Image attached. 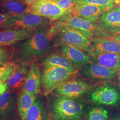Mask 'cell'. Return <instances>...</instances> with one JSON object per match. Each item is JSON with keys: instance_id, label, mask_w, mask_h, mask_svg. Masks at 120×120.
<instances>
[{"instance_id": "cell-1", "label": "cell", "mask_w": 120, "mask_h": 120, "mask_svg": "<svg viewBox=\"0 0 120 120\" xmlns=\"http://www.w3.org/2000/svg\"><path fill=\"white\" fill-rule=\"evenodd\" d=\"M46 26L37 29L30 38L15 44V47L20 59L27 61L46 54L51 44L47 35Z\"/></svg>"}, {"instance_id": "cell-2", "label": "cell", "mask_w": 120, "mask_h": 120, "mask_svg": "<svg viewBox=\"0 0 120 120\" xmlns=\"http://www.w3.org/2000/svg\"><path fill=\"white\" fill-rule=\"evenodd\" d=\"M85 105L77 98L57 96L52 101L49 110L55 120L80 119L85 112Z\"/></svg>"}, {"instance_id": "cell-3", "label": "cell", "mask_w": 120, "mask_h": 120, "mask_svg": "<svg viewBox=\"0 0 120 120\" xmlns=\"http://www.w3.org/2000/svg\"><path fill=\"white\" fill-rule=\"evenodd\" d=\"M47 35L50 40L57 36L58 42L64 45L72 46L87 52L93 48L90 38L72 28L52 26L48 30Z\"/></svg>"}, {"instance_id": "cell-4", "label": "cell", "mask_w": 120, "mask_h": 120, "mask_svg": "<svg viewBox=\"0 0 120 120\" xmlns=\"http://www.w3.org/2000/svg\"><path fill=\"white\" fill-rule=\"evenodd\" d=\"M53 26L68 27L79 31L90 39L109 37L107 33L98 24L92 23L69 13L60 17Z\"/></svg>"}, {"instance_id": "cell-5", "label": "cell", "mask_w": 120, "mask_h": 120, "mask_svg": "<svg viewBox=\"0 0 120 120\" xmlns=\"http://www.w3.org/2000/svg\"><path fill=\"white\" fill-rule=\"evenodd\" d=\"M73 74L74 73L63 68L45 67L41 77L44 95L47 96L53 92L64 82L69 80Z\"/></svg>"}, {"instance_id": "cell-6", "label": "cell", "mask_w": 120, "mask_h": 120, "mask_svg": "<svg viewBox=\"0 0 120 120\" xmlns=\"http://www.w3.org/2000/svg\"><path fill=\"white\" fill-rule=\"evenodd\" d=\"M49 20L29 13L17 15L10 19L0 28L3 30L27 29L37 30L46 26Z\"/></svg>"}, {"instance_id": "cell-7", "label": "cell", "mask_w": 120, "mask_h": 120, "mask_svg": "<svg viewBox=\"0 0 120 120\" xmlns=\"http://www.w3.org/2000/svg\"><path fill=\"white\" fill-rule=\"evenodd\" d=\"M26 13L46 17L51 21L57 20L69 13L60 9L51 0H39L27 5Z\"/></svg>"}, {"instance_id": "cell-8", "label": "cell", "mask_w": 120, "mask_h": 120, "mask_svg": "<svg viewBox=\"0 0 120 120\" xmlns=\"http://www.w3.org/2000/svg\"><path fill=\"white\" fill-rule=\"evenodd\" d=\"M97 22L109 37L120 34V6H115L104 12Z\"/></svg>"}, {"instance_id": "cell-9", "label": "cell", "mask_w": 120, "mask_h": 120, "mask_svg": "<svg viewBox=\"0 0 120 120\" xmlns=\"http://www.w3.org/2000/svg\"><path fill=\"white\" fill-rule=\"evenodd\" d=\"M92 88L90 83L81 80H68L53 92L56 96L78 98L89 92Z\"/></svg>"}, {"instance_id": "cell-10", "label": "cell", "mask_w": 120, "mask_h": 120, "mask_svg": "<svg viewBox=\"0 0 120 120\" xmlns=\"http://www.w3.org/2000/svg\"><path fill=\"white\" fill-rule=\"evenodd\" d=\"M81 73L87 78L100 82H105L111 80L115 77L117 72L98 63L90 62L82 67Z\"/></svg>"}, {"instance_id": "cell-11", "label": "cell", "mask_w": 120, "mask_h": 120, "mask_svg": "<svg viewBox=\"0 0 120 120\" xmlns=\"http://www.w3.org/2000/svg\"><path fill=\"white\" fill-rule=\"evenodd\" d=\"M90 98L97 104L115 105L120 101V94L112 86H103L91 92Z\"/></svg>"}, {"instance_id": "cell-12", "label": "cell", "mask_w": 120, "mask_h": 120, "mask_svg": "<svg viewBox=\"0 0 120 120\" xmlns=\"http://www.w3.org/2000/svg\"><path fill=\"white\" fill-rule=\"evenodd\" d=\"M37 30L15 29L0 31V46L11 45L29 38Z\"/></svg>"}, {"instance_id": "cell-13", "label": "cell", "mask_w": 120, "mask_h": 120, "mask_svg": "<svg viewBox=\"0 0 120 120\" xmlns=\"http://www.w3.org/2000/svg\"><path fill=\"white\" fill-rule=\"evenodd\" d=\"M109 10L103 6L90 4H78L76 3L71 13L73 15L87 21L95 23L100 16Z\"/></svg>"}, {"instance_id": "cell-14", "label": "cell", "mask_w": 120, "mask_h": 120, "mask_svg": "<svg viewBox=\"0 0 120 120\" xmlns=\"http://www.w3.org/2000/svg\"><path fill=\"white\" fill-rule=\"evenodd\" d=\"M88 52L94 62L115 70L120 68V53L99 52L93 48Z\"/></svg>"}, {"instance_id": "cell-15", "label": "cell", "mask_w": 120, "mask_h": 120, "mask_svg": "<svg viewBox=\"0 0 120 120\" xmlns=\"http://www.w3.org/2000/svg\"><path fill=\"white\" fill-rule=\"evenodd\" d=\"M61 52L62 55L77 68L83 67L91 62L90 56L82 50L72 46L63 45Z\"/></svg>"}, {"instance_id": "cell-16", "label": "cell", "mask_w": 120, "mask_h": 120, "mask_svg": "<svg viewBox=\"0 0 120 120\" xmlns=\"http://www.w3.org/2000/svg\"><path fill=\"white\" fill-rule=\"evenodd\" d=\"M41 77L38 66L33 64L25 79L23 90L35 96L38 94L41 84Z\"/></svg>"}, {"instance_id": "cell-17", "label": "cell", "mask_w": 120, "mask_h": 120, "mask_svg": "<svg viewBox=\"0 0 120 120\" xmlns=\"http://www.w3.org/2000/svg\"><path fill=\"white\" fill-rule=\"evenodd\" d=\"M93 49L99 52L120 54V44L106 38H94L91 39Z\"/></svg>"}, {"instance_id": "cell-18", "label": "cell", "mask_w": 120, "mask_h": 120, "mask_svg": "<svg viewBox=\"0 0 120 120\" xmlns=\"http://www.w3.org/2000/svg\"><path fill=\"white\" fill-rule=\"evenodd\" d=\"M44 67H57L66 69L69 72L75 74L77 68L64 56L59 54H53L45 58L43 61Z\"/></svg>"}, {"instance_id": "cell-19", "label": "cell", "mask_w": 120, "mask_h": 120, "mask_svg": "<svg viewBox=\"0 0 120 120\" xmlns=\"http://www.w3.org/2000/svg\"><path fill=\"white\" fill-rule=\"evenodd\" d=\"M27 4L20 0H0V11L16 15L26 13Z\"/></svg>"}, {"instance_id": "cell-20", "label": "cell", "mask_w": 120, "mask_h": 120, "mask_svg": "<svg viewBox=\"0 0 120 120\" xmlns=\"http://www.w3.org/2000/svg\"><path fill=\"white\" fill-rule=\"evenodd\" d=\"M36 99V96L22 90L18 99V109L21 120H26L28 110Z\"/></svg>"}, {"instance_id": "cell-21", "label": "cell", "mask_w": 120, "mask_h": 120, "mask_svg": "<svg viewBox=\"0 0 120 120\" xmlns=\"http://www.w3.org/2000/svg\"><path fill=\"white\" fill-rule=\"evenodd\" d=\"M28 69L25 65L15 64L13 75L6 82L9 87L13 89H18L22 86L26 77Z\"/></svg>"}, {"instance_id": "cell-22", "label": "cell", "mask_w": 120, "mask_h": 120, "mask_svg": "<svg viewBox=\"0 0 120 120\" xmlns=\"http://www.w3.org/2000/svg\"><path fill=\"white\" fill-rule=\"evenodd\" d=\"M26 120H48L47 110L41 100L36 99L28 110Z\"/></svg>"}, {"instance_id": "cell-23", "label": "cell", "mask_w": 120, "mask_h": 120, "mask_svg": "<svg viewBox=\"0 0 120 120\" xmlns=\"http://www.w3.org/2000/svg\"><path fill=\"white\" fill-rule=\"evenodd\" d=\"M88 120H108L109 112L102 107H94L91 109L88 113Z\"/></svg>"}, {"instance_id": "cell-24", "label": "cell", "mask_w": 120, "mask_h": 120, "mask_svg": "<svg viewBox=\"0 0 120 120\" xmlns=\"http://www.w3.org/2000/svg\"><path fill=\"white\" fill-rule=\"evenodd\" d=\"M76 3L96 5L106 7L108 9H112L116 5L115 0H79Z\"/></svg>"}, {"instance_id": "cell-25", "label": "cell", "mask_w": 120, "mask_h": 120, "mask_svg": "<svg viewBox=\"0 0 120 120\" xmlns=\"http://www.w3.org/2000/svg\"><path fill=\"white\" fill-rule=\"evenodd\" d=\"M15 64L13 63H7L0 67V80L6 82L13 75Z\"/></svg>"}, {"instance_id": "cell-26", "label": "cell", "mask_w": 120, "mask_h": 120, "mask_svg": "<svg viewBox=\"0 0 120 120\" xmlns=\"http://www.w3.org/2000/svg\"><path fill=\"white\" fill-rule=\"evenodd\" d=\"M12 94L10 91H6L0 96V113L6 111L12 100Z\"/></svg>"}, {"instance_id": "cell-27", "label": "cell", "mask_w": 120, "mask_h": 120, "mask_svg": "<svg viewBox=\"0 0 120 120\" xmlns=\"http://www.w3.org/2000/svg\"><path fill=\"white\" fill-rule=\"evenodd\" d=\"M60 9L71 13L76 3L71 0H51Z\"/></svg>"}, {"instance_id": "cell-28", "label": "cell", "mask_w": 120, "mask_h": 120, "mask_svg": "<svg viewBox=\"0 0 120 120\" xmlns=\"http://www.w3.org/2000/svg\"><path fill=\"white\" fill-rule=\"evenodd\" d=\"M11 56V52L8 49L0 46V66L7 63Z\"/></svg>"}, {"instance_id": "cell-29", "label": "cell", "mask_w": 120, "mask_h": 120, "mask_svg": "<svg viewBox=\"0 0 120 120\" xmlns=\"http://www.w3.org/2000/svg\"><path fill=\"white\" fill-rule=\"evenodd\" d=\"M17 15L11 13H0V27L10 19Z\"/></svg>"}, {"instance_id": "cell-30", "label": "cell", "mask_w": 120, "mask_h": 120, "mask_svg": "<svg viewBox=\"0 0 120 120\" xmlns=\"http://www.w3.org/2000/svg\"><path fill=\"white\" fill-rule=\"evenodd\" d=\"M9 88L6 82L0 84V96L6 92Z\"/></svg>"}, {"instance_id": "cell-31", "label": "cell", "mask_w": 120, "mask_h": 120, "mask_svg": "<svg viewBox=\"0 0 120 120\" xmlns=\"http://www.w3.org/2000/svg\"><path fill=\"white\" fill-rule=\"evenodd\" d=\"M105 38L112 40L115 41L116 42L119 43L120 44V34L116 35H115V36H112V37H105Z\"/></svg>"}, {"instance_id": "cell-32", "label": "cell", "mask_w": 120, "mask_h": 120, "mask_svg": "<svg viewBox=\"0 0 120 120\" xmlns=\"http://www.w3.org/2000/svg\"><path fill=\"white\" fill-rule=\"evenodd\" d=\"M27 5L31 4L38 1L39 0H22Z\"/></svg>"}, {"instance_id": "cell-33", "label": "cell", "mask_w": 120, "mask_h": 120, "mask_svg": "<svg viewBox=\"0 0 120 120\" xmlns=\"http://www.w3.org/2000/svg\"><path fill=\"white\" fill-rule=\"evenodd\" d=\"M109 120H120V116L117 115V116H114Z\"/></svg>"}, {"instance_id": "cell-34", "label": "cell", "mask_w": 120, "mask_h": 120, "mask_svg": "<svg viewBox=\"0 0 120 120\" xmlns=\"http://www.w3.org/2000/svg\"><path fill=\"white\" fill-rule=\"evenodd\" d=\"M115 2L116 5L120 6V0H115Z\"/></svg>"}, {"instance_id": "cell-35", "label": "cell", "mask_w": 120, "mask_h": 120, "mask_svg": "<svg viewBox=\"0 0 120 120\" xmlns=\"http://www.w3.org/2000/svg\"><path fill=\"white\" fill-rule=\"evenodd\" d=\"M118 79H119V82L120 86V68L118 70Z\"/></svg>"}, {"instance_id": "cell-36", "label": "cell", "mask_w": 120, "mask_h": 120, "mask_svg": "<svg viewBox=\"0 0 120 120\" xmlns=\"http://www.w3.org/2000/svg\"><path fill=\"white\" fill-rule=\"evenodd\" d=\"M71 1H72L74 3H77V2L79 0H71Z\"/></svg>"}, {"instance_id": "cell-37", "label": "cell", "mask_w": 120, "mask_h": 120, "mask_svg": "<svg viewBox=\"0 0 120 120\" xmlns=\"http://www.w3.org/2000/svg\"><path fill=\"white\" fill-rule=\"evenodd\" d=\"M4 82H5L4 81H3V80H0V84H1L2 83H3Z\"/></svg>"}, {"instance_id": "cell-38", "label": "cell", "mask_w": 120, "mask_h": 120, "mask_svg": "<svg viewBox=\"0 0 120 120\" xmlns=\"http://www.w3.org/2000/svg\"><path fill=\"white\" fill-rule=\"evenodd\" d=\"M1 66H0V67H1Z\"/></svg>"}, {"instance_id": "cell-39", "label": "cell", "mask_w": 120, "mask_h": 120, "mask_svg": "<svg viewBox=\"0 0 120 120\" xmlns=\"http://www.w3.org/2000/svg\"><path fill=\"white\" fill-rule=\"evenodd\" d=\"M80 120V119H79V120Z\"/></svg>"}]
</instances>
